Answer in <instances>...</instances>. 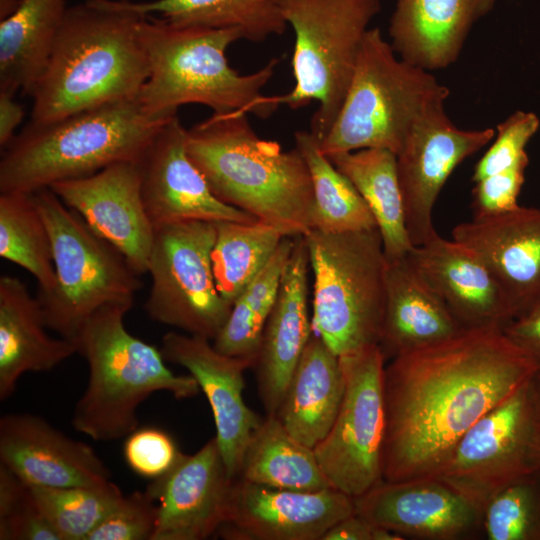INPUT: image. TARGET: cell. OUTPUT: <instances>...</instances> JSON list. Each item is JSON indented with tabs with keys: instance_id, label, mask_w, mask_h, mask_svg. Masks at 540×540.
<instances>
[{
	"instance_id": "cell-1",
	"label": "cell",
	"mask_w": 540,
	"mask_h": 540,
	"mask_svg": "<svg viewBox=\"0 0 540 540\" xmlns=\"http://www.w3.org/2000/svg\"><path fill=\"white\" fill-rule=\"evenodd\" d=\"M384 370L383 479L435 477L465 433L539 366L501 327L464 329Z\"/></svg>"
},
{
	"instance_id": "cell-2",
	"label": "cell",
	"mask_w": 540,
	"mask_h": 540,
	"mask_svg": "<svg viewBox=\"0 0 540 540\" xmlns=\"http://www.w3.org/2000/svg\"><path fill=\"white\" fill-rule=\"evenodd\" d=\"M144 16L124 1L86 0L69 6L31 96L30 122L47 124L135 99L149 76L138 30Z\"/></svg>"
},
{
	"instance_id": "cell-3",
	"label": "cell",
	"mask_w": 540,
	"mask_h": 540,
	"mask_svg": "<svg viewBox=\"0 0 540 540\" xmlns=\"http://www.w3.org/2000/svg\"><path fill=\"white\" fill-rule=\"evenodd\" d=\"M245 112L212 113L187 130V153L214 195L287 236L314 228L315 201L307 163L260 138Z\"/></svg>"
},
{
	"instance_id": "cell-4",
	"label": "cell",
	"mask_w": 540,
	"mask_h": 540,
	"mask_svg": "<svg viewBox=\"0 0 540 540\" xmlns=\"http://www.w3.org/2000/svg\"><path fill=\"white\" fill-rule=\"evenodd\" d=\"M138 30L149 76L136 99L148 114L172 117L182 105L201 104L216 114L268 118L281 106L278 95L263 94L280 58L245 75L230 66L226 51L243 40L239 30L180 25L150 15Z\"/></svg>"
},
{
	"instance_id": "cell-5",
	"label": "cell",
	"mask_w": 540,
	"mask_h": 540,
	"mask_svg": "<svg viewBox=\"0 0 540 540\" xmlns=\"http://www.w3.org/2000/svg\"><path fill=\"white\" fill-rule=\"evenodd\" d=\"M172 117L148 114L135 98L47 124L29 122L2 149L0 192L33 193L114 163L138 160Z\"/></svg>"
},
{
	"instance_id": "cell-6",
	"label": "cell",
	"mask_w": 540,
	"mask_h": 540,
	"mask_svg": "<svg viewBox=\"0 0 540 540\" xmlns=\"http://www.w3.org/2000/svg\"><path fill=\"white\" fill-rule=\"evenodd\" d=\"M132 305L110 304L94 312L73 342L89 368L72 426L95 441L126 437L138 426L137 408L151 394L167 391L177 399L196 396L192 375H177L160 349L133 336L124 325Z\"/></svg>"
},
{
	"instance_id": "cell-7",
	"label": "cell",
	"mask_w": 540,
	"mask_h": 540,
	"mask_svg": "<svg viewBox=\"0 0 540 540\" xmlns=\"http://www.w3.org/2000/svg\"><path fill=\"white\" fill-rule=\"evenodd\" d=\"M313 274L312 331L338 356L378 344L387 260L378 228L303 236Z\"/></svg>"
},
{
	"instance_id": "cell-8",
	"label": "cell",
	"mask_w": 540,
	"mask_h": 540,
	"mask_svg": "<svg viewBox=\"0 0 540 540\" xmlns=\"http://www.w3.org/2000/svg\"><path fill=\"white\" fill-rule=\"evenodd\" d=\"M449 94L430 71L399 58L378 27L369 28L340 111L320 149L326 156L367 148L397 154L418 117Z\"/></svg>"
},
{
	"instance_id": "cell-9",
	"label": "cell",
	"mask_w": 540,
	"mask_h": 540,
	"mask_svg": "<svg viewBox=\"0 0 540 540\" xmlns=\"http://www.w3.org/2000/svg\"><path fill=\"white\" fill-rule=\"evenodd\" d=\"M33 194L48 228L55 268L52 289L38 292L37 298L47 327L73 341L100 308L133 305L142 283L124 256L50 188Z\"/></svg>"
},
{
	"instance_id": "cell-10",
	"label": "cell",
	"mask_w": 540,
	"mask_h": 540,
	"mask_svg": "<svg viewBox=\"0 0 540 540\" xmlns=\"http://www.w3.org/2000/svg\"><path fill=\"white\" fill-rule=\"evenodd\" d=\"M282 14L294 35V86L278 95L296 110L318 102L310 132L321 142L345 98L360 47L381 0H282Z\"/></svg>"
},
{
	"instance_id": "cell-11",
	"label": "cell",
	"mask_w": 540,
	"mask_h": 540,
	"mask_svg": "<svg viewBox=\"0 0 540 540\" xmlns=\"http://www.w3.org/2000/svg\"><path fill=\"white\" fill-rule=\"evenodd\" d=\"M540 473V385L536 375L460 439L437 478L482 512L498 491Z\"/></svg>"
},
{
	"instance_id": "cell-12",
	"label": "cell",
	"mask_w": 540,
	"mask_h": 540,
	"mask_svg": "<svg viewBox=\"0 0 540 540\" xmlns=\"http://www.w3.org/2000/svg\"><path fill=\"white\" fill-rule=\"evenodd\" d=\"M215 237V222L209 221L155 228L147 269L152 284L145 303L154 321L211 341L232 308L215 282L211 259Z\"/></svg>"
},
{
	"instance_id": "cell-13",
	"label": "cell",
	"mask_w": 540,
	"mask_h": 540,
	"mask_svg": "<svg viewBox=\"0 0 540 540\" xmlns=\"http://www.w3.org/2000/svg\"><path fill=\"white\" fill-rule=\"evenodd\" d=\"M339 360L342 402L331 429L314 451L330 485L355 498L384 480L386 358L373 344Z\"/></svg>"
},
{
	"instance_id": "cell-14",
	"label": "cell",
	"mask_w": 540,
	"mask_h": 540,
	"mask_svg": "<svg viewBox=\"0 0 540 540\" xmlns=\"http://www.w3.org/2000/svg\"><path fill=\"white\" fill-rule=\"evenodd\" d=\"M445 100L435 101L418 117L396 154L405 226L413 246L437 235L433 208L453 170L495 136L493 128L456 127L445 112Z\"/></svg>"
},
{
	"instance_id": "cell-15",
	"label": "cell",
	"mask_w": 540,
	"mask_h": 540,
	"mask_svg": "<svg viewBox=\"0 0 540 540\" xmlns=\"http://www.w3.org/2000/svg\"><path fill=\"white\" fill-rule=\"evenodd\" d=\"M354 513V499L328 487L295 491L235 478L228 517L217 534L234 540H321Z\"/></svg>"
},
{
	"instance_id": "cell-16",
	"label": "cell",
	"mask_w": 540,
	"mask_h": 540,
	"mask_svg": "<svg viewBox=\"0 0 540 540\" xmlns=\"http://www.w3.org/2000/svg\"><path fill=\"white\" fill-rule=\"evenodd\" d=\"M138 160L114 163L49 188L141 275L147 273L155 229L143 201Z\"/></svg>"
},
{
	"instance_id": "cell-17",
	"label": "cell",
	"mask_w": 540,
	"mask_h": 540,
	"mask_svg": "<svg viewBox=\"0 0 540 540\" xmlns=\"http://www.w3.org/2000/svg\"><path fill=\"white\" fill-rule=\"evenodd\" d=\"M187 129L170 118L139 158L142 196L155 228L188 220L252 223L254 216L218 199L190 159Z\"/></svg>"
},
{
	"instance_id": "cell-18",
	"label": "cell",
	"mask_w": 540,
	"mask_h": 540,
	"mask_svg": "<svg viewBox=\"0 0 540 540\" xmlns=\"http://www.w3.org/2000/svg\"><path fill=\"white\" fill-rule=\"evenodd\" d=\"M354 513L404 539L463 540L482 535V512L443 481L383 480L353 498Z\"/></svg>"
},
{
	"instance_id": "cell-19",
	"label": "cell",
	"mask_w": 540,
	"mask_h": 540,
	"mask_svg": "<svg viewBox=\"0 0 540 540\" xmlns=\"http://www.w3.org/2000/svg\"><path fill=\"white\" fill-rule=\"evenodd\" d=\"M160 350L166 361L186 368L205 394L227 473L237 478L247 445L263 420L243 398L244 371L253 361L225 355L207 338L175 331L162 337Z\"/></svg>"
},
{
	"instance_id": "cell-20",
	"label": "cell",
	"mask_w": 540,
	"mask_h": 540,
	"mask_svg": "<svg viewBox=\"0 0 540 540\" xmlns=\"http://www.w3.org/2000/svg\"><path fill=\"white\" fill-rule=\"evenodd\" d=\"M233 481L216 437L196 453L182 454L146 488L157 503L151 540H204L216 534L228 517Z\"/></svg>"
},
{
	"instance_id": "cell-21",
	"label": "cell",
	"mask_w": 540,
	"mask_h": 540,
	"mask_svg": "<svg viewBox=\"0 0 540 540\" xmlns=\"http://www.w3.org/2000/svg\"><path fill=\"white\" fill-rule=\"evenodd\" d=\"M0 461L28 486H90L111 478L110 470L90 445L28 413L0 418Z\"/></svg>"
},
{
	"instance_id": "cell-22",
	"label": "cell",
	"mask_w": 540,
	"mask_h": 540,
	"mask_svg": "<svg viewBox=\"0 0 540 540\" xmlns=\"http://www.w3.org/2000/svg\"><path fill=\"white\" fill-rule=\"evenodd\" d=\"M407 258L465 329L502 327L515 317L503 286L471 248L438 234Z\"/></svg>"
},
{
	"instance_id": "cell-23",
	"label": "cell",
	"mask_w": 540,
	"mask_h": 540,
	"mask_svg": "<svg viewBox=\"0 0 540 540\" xmlns=\"http://www.w3.org/2000/svg\"><path fill=\"white\" fill-rule=\"evenodd\" d=\"M309 271L306 241L303 236H296L253 365L267 415L277 413L313 332L309 311Z\"/></svg>"
},
{
	"instance_id": "cell-24",
	"label": "cell",
	"mask_w": 540,
	"mask_h": 540,
	"mask_svg": "<svg viewBox=\"0 0 540 540\" xmlns=\"http://www.w3.org/2000/svg\"><path fill=\"white\" fill-rule=\"evenodd\" d=\"M452 238L475 251L506 291L515 317L540 301V209L517 208L473 218Z\"/></svg>"
},
{
	"instance_id": "cell-25",
	"label": "cell",
	"mask_w": 540,
	"mask_h": 540,
	"mask_svg": "<svg viewBox=\"0 0 540 540\" xmlns=\"http://www.w3.org/2000/svg\"><path fill=\"white\" fill-rule=\"evenodd\" d=\"M496 0H396L388 33L402 60L427 71L445 69L462 53L473 26Z\"/></svg>"
},
{
	"instance_id": "cell-26",
	"label": "cell",
	"mask_w": 540,
	"mask_h": 540,
	"mask_svg": "<svg viewBox=\"0 0 540 540\" xmlns=\"http://www.w3.org/2000/svg\"><path fill=\"white\" fill-rule=\"evenodd\" d=\"M464 329L407 255L387 260L379 340L386 359L442 342Z\"/></svg>"
},
{
	"instance_id": "cell-27",
	"label": "cell",
	"mask_w": 540,
	"mask_h": 540,
	"mask_svg": "<svg viewBox=\"0 0 540 540\" xmlns=\"http://www.w3.org/2000/svg\"><path fill=\"white\" fill-rule=\"evenodd\" d=\"M40 302L17 277L0 278V399L15 391L26 372L50 371L77 353L66 338H53Z\"/></svg>"
},
{
	"instance_id": "cell-28",
	"label": "cell",
	"mask_w": 540,
	"mask_h": 540,
	"mask_svg": "<svg viewBox=\"0 0 540 540\" xmlns=\"http://www.w3.org/2000/svg\"><path fill=\"white\" fill-rule=\"evenodd\" d=\"M343 394L339 356L312 332L275 415L294 438L314 449L331 429Z\"/></svg>"
},
{
	"instance_id": "cell-29",
	"label": "cell",
	"mask_w": 540,
	"mask_h": 540,
	"mask_svg": "<svg viewBox=\"0 0 540 540\" xmlns=\"http://www.w3.org/2000/svg\"><path fill=\"white\" fill-rule=\"evenodd\" d=\"M67 9L66 0H21L0 20V90L33 95Z\"/></svg>"
},
{
	"instance_id": "cell-30",
	"label": "cell",
	"mask_w": 540,
	"mask_h": 540,
	"mask_svg": "<svg viewBox=\"0 0 540 540\" xmlns=\"http://www.w3.org/2000/svg\"><path fill=\"white\" fill-rule=\"evenodd\" d=\"M327 157L351 181L369 207L386 259L406 256L414 246L405 226L396 154L387 149L367 148Z\"/></svg>"
},
{
	"instance_id": "cell-31",
	"label": "cell",
	"mask_w": 540,
	"mask_h": 540,
	"mask_svg": "<svg viewBox=\"0 0 540 540\" xmlns=\"http://www.w3.org/2000/svg\"><path fill=\"white\" fill-rule=\"evenodd\" d=\"M238 477L263 486L295 491L332 487L314 449L294 438L276 415H267L253 433Z\"/></svg>"
},
{
	"instance_id": "cell-32",
	"label": "cell",
	"mask_w": 540,
	"mask_h": 540,
	"mask_svg": "<svg viewBox=\"0 0 540 540\" xmlns=\"http://www.w3.org/2000/svg\"><path fill=\"white\" fill-rule=\"evenodd\" d=\"M282 0H151L127 2L136 12L169 22L212 29H237L244 40L261 42L288 25Z\"/></svg>"
},
{
	"instance_id": "cell-33",
	"label": "cell",
	"mask_w": 540,
	"mask_h": 540,
	"mask_svg": "<svg viewBox=\"0 0 540 540\" xmlns=\"http://www.w3.org/2000/svg\"><path fill=\"white\" fill-rule=\"evenodd\" d=\"M295 237L283 238L268 263L233 302L225 324L213 340L216 350L228 356L250 359L254 365Z\"/></svg>"
},
{
	"instance_id": "cell-34",
	"label": "cell",
	"mask_w": 540,
	"mask_h": 540,
	"mask_svg": "<svg viewBox=\"0 0 540 540\" xmlns=\"http://www.w3.org/2000/svg\"><path fill=\"white\" fill-rule=\"evenodd\" d=\"M295 147L310 171L315 215L314 228L339 233L377 228L373 214L351 181L323 154L320 141L309 131L295 132Z\"/></svg>"
},
{
	"instance_id": "cell-35",
	"label": "cell",
	"mask_w": 540,
	"mask_h": 540,
	"mask_svg": "<svg viewBox=\"0 0 540 540\" xmlns=\"http://www.w3.org/2000/svg\"><path fill=\"white\" fill-rule=\"evenodd\" d=\"M211 259L218 291L230 304L264 268L286 234L261 221L215 222Z\"/></svg>"
},
{
	"instance_id": "cell-36",
	"label": "cell",
	"mask_w": 540,
	"mask_h": 540,
	"mask_svg": "<svg viewBox=\"0 0 540 540\" xmlns=\"http://www.w3.org/2000/svg\"><path fill=\"white\" fill-rule=\"evenodd\" d=\"M0 256L31 273L39 292L55 283L52 245L33 193L0 194Z\"/></svg>"
},
{
	"instance_id": "cell-37",
	"label": "cell",
	"mask_w": 540,
	"mask_h": 540,
	"mask_svg": "<svg viewBox=\"0 0 540 540\" xmlns=\"http://www.w3.org/2000/svg\"><path fill=\"white\" fill-rule=\"evenodd\" d=\"M32 498L61 540H86L124 496L108 481L90 486H29Z\"/></svg>"
},
{
	"instance_id": "cell-38",
	"label": "cell",
	"mask_w": 540,
	"mask_h": 540,
	"mask_svg": "<svg viewBox=\"0 0 540 540\" xmlns=\"http://www.w3.org/2000/svg\"><path fill=\"white\" fill-rule=\"evenodd\" d=\"M488 540H540V473L494 494L482 509Z\"/></svg>"
},
{
	"instance_id": "cell-39",
	"label": "cell",
	"mask_w": 540,
	"mask_h": 540,
	"mask_svg": "<svg viewBox=\"0 0 540 540\" xmlns=\"http://www.w3.org/2000/svg\"><path fill=\"white\" fill-rule=\"evenodd\" d=\"M540 127L533 112L516 111L496 127V139L477 162L472 175L476 182L528 157L526 146Z\"/></svg>"
},
{
	"instance_id": "cell-40",
	"label": "cell",
	"mask_w": 540,
	"mask_h": 540,
	"mask_svg": "<svg viewBox=\"0 0 540 540\" xmlns=\"http://www.w3.org/2000/svg\"><path fill=\"white\" fill-rule=\"evenodd\" d=\"M157 521V503L150 493L123 496L86 540H151Z\"/></svg>"
},
{
	"instance_id": "cell-41",
	"label": "cell",
	"mask_w": 540,
	"mask_h": 540,
	"mask_svg": "<svg viewBox=\"0 0 540 540\" xmlns=\"http://www.w3.org/2000/svg\"><path fill=\"white\" fill-rule=\"evenodd\" d=\"M174 439L156 427L136 428L125 437L123 457L137 475L151 481L166 475L182 456Z\"/></svg>"
},
{
	"instance_id": "cell-42",
	"label": "cell",
	"mask_w": 540,
	"mask_h": 540,
	"mask_svg": "<svg viewBox=\"0 0 540 540\" xmlns=\"http://www.w3.org/2000/svg\"><path fill=\"white\" fill-rule=\"evenodd\" d=\"M528 164L529 158L526 157L504 170L474 182L471 202L473 218L495 216L517 208V199Z\"/></svg>"
},
{
	"instance_id": "cell-43",
	"label": "cell",
	"mask_w": 540,
	"mask_h": 540,
	"mask_svg": "<svg viewBox=\"0 0 540 540\" xmlns=\"http://www.w3.org/2000/svg\"><path fill=\"white\" fill-rule=\"evenodd\" d=\"M1 540H61L59 534L35 504L30 487L25 499L7 516L0 518Z\"/></svg>"
},
{
	"instance_id": "cell-44",
	"label": "cell",
	"mask_w": 540,
	"mask_h": 540,
	"mask_svg": "<svg viewBox=\"0 0 540 540\" xmlns=\"http://www.w3.org/2000/svg\"><path fill=\"white\" fill-rule=\"evenodd\" d=\"M501 329L540 369V301L505 323Z\"/></svg>"
},
{
	"instance_id": "cell-45",
	"label": "cell",
	"mask_w": 540,
	"mask_h": 540,
	"mask_svg": "<svg viewBox=\"0 0 540 540\" xmlns=\"http://www.w3.org/2000/svg\"><path fill=\"white\" fill-rule=\"evenodd\" d=\"M390 530L376 526L353 513L335 523L321 540H403Z\"/></svg>"
},
{
	"instance_id": "cell-46",
	"label": "cell",
	"mask_w": 540,
	"mask_h": 540,
	"mask_svg": "<svg viewBox=\"0 0 540 540\" xmlns=\"http://www.w3.org/2000/svg\"><path fill=\"white\" fill-rule=\"evenodd\" d=\"M15 94L0 90V146L5 148L15 137V131L24 117L23 107Z\"/></svg>"
},
{
	"instance_id": "cell-47",
	"label": "cell",
	"mask_w": 540,
	"mask_h": 540,
	"mask_svg": "<svg viewBox=\"0 0 540 540\" xmlns=\"http://www.w3.org/2000/svg\"><path fill=\"white\" fill-rule=\"evenodd\" d=\"M21 0H0V20L11 15L18 7Z\"/></svg>"
},
{
	"instance_id": "cell-48",
	"label": "cell",
	"mask_w": 540,
	"mask_h": 540,
	"mask_svg": "<svg viewBox=\"0 0 540 540\" xmlns=\"http://www.w3.org/2000/svg\"><path fill=\"white\" fill-rule=\"evenodd\" d=\"M536 379L540 385V369L538 370L537 374H536Z\"/></svg>"
},
{
	"instance_id": "cell-49",
	"label": "cell",
	"mask_w": 540,
	"mask_h": 540,
	"mask_svg": "<svg viewBox=\"0 0 540 540\" xmlns=\"http://www.w3.org/2000/svg\"><path fill=\"white\" fill-rule=\"evenodd\" d=\"M114 1L136 2L137 0H114Z\"/></svg>"
}]
</instances>
